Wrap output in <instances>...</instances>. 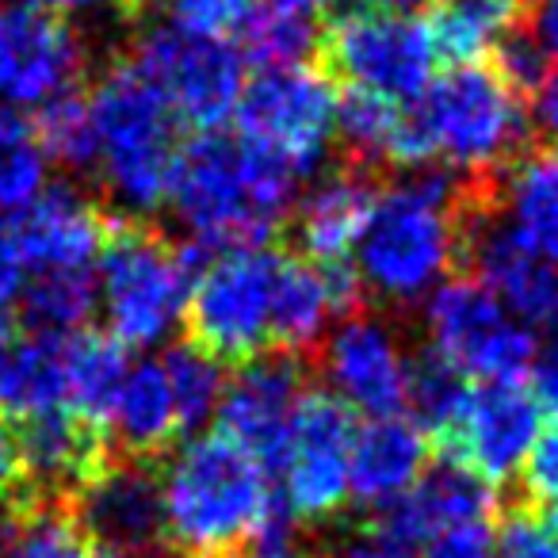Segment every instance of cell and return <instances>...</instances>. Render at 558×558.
I'll use <instances>...</instances> for the list:
<instances>
[{"label":"cell","instance_id":"24","mask_svg":"<svg viewBox=\"0 0 558 558\" xmlns=\"http://www.w3.org/2000/svg\"><path fill=\"white\" fill-rule=\"evenodd\" d=\"M337 134L360 161H387L402 169H428V154L421 131L413 123L410 104H395L387 96L344 88L337 96Z\"/></svg>","mask_w":558,"mask_h":558},{"label":"cell","instance_id":"9","mask_svg":"<svg viewBox=\"0 0 558 558\" xmlns=\"http://www.w3.org/2000/svg\"><path fill=\"white\" fill-rule=\"evenodd\" d=\"M318 65L344 88L413 104L433 85V43L421 20L367 0H349L318 32Z\"/></svg>","mask_w":558,"mask_h":558},{"label":"cell","instance_id":"19","mask_svg":"<svg viewBox=\"0 0 558 558\" xmlns=\"http://www.w3.org/2000/svg\"><path fill=\"white\" fill-rule=\"evenodd\" d=\"M24 256L27 276L43 271H93L111 226L73 187H47L39 199L20 215L4 218Z\"/></svg>","mask_w":558,"mask_h":558},{"label":"cell","instance_id":"42","mask_svg":"<svg viewBox=\"0 0 558 558\" xmlns=\"http://www.w3.org/2000/svg\"><path fill=\"white\" fill-rule=\"evenodd\" d=\"M24 283H27L24 256H20L16 241H12L9 222L0 218V306H9L24 291Z\"/></svg>","mask_w":558,"mask_h":558},{"label":"cell","instance_id":"50","mask_svg":"<svg viewBox=\"0 0 558 558\" xmlns=\"http://www.w3.org/2000/svg\"><path fill=\"white\" fill-rule=\"evenodd\" d=\"M20 131H24V126H20V123H16V119H12V116H9V111L0 108V146H4V142H9V138H12V134H20Z\"/></svg>","mask_w":558,"mask_h":558},{"label":"cell","instance_id":"8","mask_svg":"<svg viewBox=\"0 0 558 558\" xmlns=\"http://www.w3.org/2000/svg\"><path fill=\"white\" fill-rule=\"evenodd\" d=\"M241 146L303 184L337 138V85L318 62L268 65L238 100Z\"/></svg>","mask_w":558,"mask_h":558},{"label":"cell","instance_id":"17","mask_svg":"<svg viewBox=\"0 0 558 558\" xmlns=\"http://www.w3.org/2000/svg\"><path fill=\"white\" fill-rule=\"evenodd\" d=\"M303 372L291 356H256L226 379L218 402V425L238 448H245L260 466H276L295 410L303 402Z\"/></svg>","mask_w":558,"mask_h":558},{"label":"cell","instance_id":"51","mask_svg":"<svg viewBox=\"0 0 558 558\" xmlns=\"http://www.w3.org/2000/svg\"><path fill=\"white\" fill-rule=\"evenodd\" d=\"M12 344V318H9V306H0V352Z\"/></svg>","mask_w":558,"mask_h":558},{"label":"cell","instance_id":"41","mask_svg":"<svg viewBox=\"0 0 558 558\" xmlns=\"http://www.w3.org/2000/svg\"><path fill=\"white\" fill-rule=\"evenodd\" d=\"M333 558H417V555H413L410 543H402L387 527H367V532H356L352 539H344Z\"/></svg>","mask_w":558,"mask_h":558},{"label":"cell","instance_id":"27","mask_svg":"<svg viewBox=\"0 0 558 558\" xmlns=\"http://www.w3.org/2000/svg\"><path fill=\"white\" fill-rule=\"evenodd\" d=\"M527 20H532V4L524 0H444L433 9L425 32L436 62L474 65L505 32Z\"/></svg>","mask_w":558,"mask_h":558},{"label":"cell","instance_id":"53","mask_svg":"<svg viewBox=\"0 0 558 558\" xmlns=\"http://www.w3.org/2000/svg\"><path fill=\"white\" fill-rule=\"evenodd\" d=\"M306 9H314V12H322V9H329V4H333V0H303Z\"/></svg>","mask_w":558,"mask_h":558},{"label":"cell","instance_id":"55","mask_svg":"<svg viewBox=\"0 0 558 558\" xmlns=\"http://www.w3.org/2000/svg\"><path fill=\"white\" fill-rule=\"evenodd\" d=\"M524 4H535V0H524Z\"/></svg>","mask_w":558,"mask_h":558},{"label":"cell","instance_id":"26","mask_svg":"<svg viewBox=\"0 0 558 558\" xmlns=\"http://www.w3.org/2000/svg\"><path fill=\"white\" fill-rule=\"evenodd\" d=\"M108 425H111V433L119 436V444H123L126 451H134V456L165 451L184 433L161 360L131 364L123 387H119L116 405H111V413H108Z\"/></svg>","mask_w":558,"mask_h":558},{"label":"cell","instance_id":"34","mask_svg":"<svg viewBox=\"0 0 558 558\" xmlns=\"http://www.w3.org/2000/svg\"><path fill=\"white\" fill-rule=\"evenodd\" d=\"M161 367L169 375L180 425L184 428L207 425L218 413V402H222V387H226L222 364L215 356H207L203 349H195V344H172L161 356Z\"/></svg>","mask_w":558,"mask_h":558},{"label":"cell","instance_id":"20","mask_svg":"<svg viewBox=\"0 0 558 558\" xmlns=\"http://www.w3.org/2000/svg\"><path fill=\"white\" fill-rule=\"evenodd\" d=\"M428 466V436L417 421L390 413L367 417L352 436L349 486L352 501L367 509H395Z\"/></svg>","mask_w":558,"mask_h":558},{"label":"cell","instance_id":"28","mask_svg":"<svg viewBox=\"0 0 558 558\" xmlns=\"http://www.w3.org/2000/svg\"><path fill=\"white\" fill-rule=\"evenodd\" d=\"M505 226L535 256L558 264V146L535 149L509 165Z\"/></svg>","mask_w":558,"mask_h":558},{"label":"cell","instance_id":"6","mask_svg":"<svg viewBox=\"0 0 558 558\" xmlns=\"http://www.w3.org/2000/svg\"><path fill=\"white\" fill-rule=\"evenodd\" d=\"M203 253L172 248L138 222H119L100 248L96 306L123 349H154L169 341L187 311V291Z\"/></svg>","mask_w":558,"mask_h":558},{"label":"cell","instance_id":"44","mask_svg":"<svg viewBox=\"0 0 558 558\" xmlns=\"http://www.w3.org/2000/svg\"><path fill=\"white\" fill-rule=\"evenodd\" d=\"M20 482H24V463H20L16 433H12V428L4 425V417H0V497H9Z\"/></svg>","mask_w":558,"mask_h":558},{"label":"cell","instance_id":"14","mask_svg":"<svg viewBox=\"0 0 558 558\" xmlns=\"http://www.w3.org/2000/svg\"><path fill=\"white\" fill-rule=\"evenodd\" d=\"M85 73V47L70 20L32 4H0V96L43 108Z\"/></svg>","mask_w":558,"mask_h":558},{"label":"cell","instance_id":"11","mask_svg":"<svg viewBox=\"0 0 558 558\" xmlns=\"http://www.w3.org/2000/svg\"><path fill=\"white\" fill-rule=\"evenodd\" d=\"M126 62L157 88L172 119L210 134L238 111L245 58L218 39H195L172 24H142Z\"/></svg>","mask_w":558,"mask_h":558},{"label":"cell","instance_id":"3","mask_svg":"<svg viewBox=\"0 0 558 558\" xmlns=\"http://www.w3.org/2000/svg\"><path fill=\"white\" fill-rule=\"evenodd\" d=\"M295 180L218 131L195 134L177 157L169 203L195 245H264L283 222Z\"/></svg>","mask_w":558,"mask_h":558},{"label":"cell","instance_id":"23","mask_svg":"<svg viewBox=\"0 0 558 558\" xmlns=\"http://www.w3.org/2000/svg\"><path fill=\"white\" fill-rule=\"evenodd\" d=\"M16 444L24 478H32L43 489H77L104 466V444L96 425L81 421L70 410L24 421Z\"/></svg>","mask_w":558,"mask_h":558},{"label":"cell","instance_id":"29","mask_svg":"<svg viewBox=\"0 0 558 558\" xmlns=\"http://www.w3.org/2000/svg\"><path fill=\"white\" fill-rule=\"evenodd\" d=\"M65 410L88 425H108V413L119 398L131 360L111 333L65 337Z\"/></svg>","mask_w":558,"mask_h":558},{"label":"cell","instance_id":"16","mask_svg":"<svg viewBox=\"0 0 558 558\" xmlns=\"http://www.w3.org/2000/svg\"><path fill=\"white\" fill-rule=\"evenodd\" d=\"M463 248L478 268V283H486L505 311L527 329H558V264L535 256L517 233L482 210V195L466 210Z\"/></svg>","mask_w":558,"mask_h":558},{"label":"cell","instance_id":"52","mask_svg":"<svg viewBox=\"0 0 558 558\" xmlns=\"http://www.w3.org/2000/svg\"><path fill=\"white\" fill-rule=\"evenodd\" d=\"M367 4H379V9H395V12H410V9H417L421 0H367Z\"/></svg>","mask_w":558,"mask_h":558},{"label":"cell","instance_id":"21","mask_svg":"<svg viewBox=\"0 0 558 558\" xmlns=\"http://www.w3.org/2000/svg\"><path fill=\"white\" fill-rule=\"evenodd\" d=\"M375 187L356 169H341L322 177L295 210L299 245L306 248L311 264H344L356 253V241L364 233V222L372 215Z\"/></svg>","mask_w":558,"mask_h":558},{"label":"cell","instance_id":"12","mask_svg":"<svg viewBox=\"0 0 558 558\" xmlns=\"http://www.w3.org/2000/svg\"><path fill=\"white\" fill-rule=\"evenodd\" d=\"M356 421L333 395H303L276 459L279 509L299 524H326L352 501L349 463Z\"/></svg>","mask_w":558,"mask_h":558},{"label":"cell","instance_id":"25","mask_svg":"<svg viewBox=\"0 0 558 558\" xmlns=\"http://www.w3.org/2000/svg\"><path fill=\"white\" fill-rule=\"evenodd\" d=\"M65 337L12 341L0 352V417L35 421L65 410Z\"/></svg>","mask_w":558,"mask_h":558},{"label":"cell","instance_id":"1","mask_svg":"<svg viewBox=\"0 0 558 558\" xmlns=\"http://www.w3.org/2000/svg\"><path fill=\"white\" fill-rule=\"evenodd\" d=\"M486 180H456L448 169H417L413 180L375 192L372 215L356 241L360 288L390 306L428 299L463 253L466 210Z\"/></svg>","mask_w":558,"mask_h":558},{"label":"cell","instance_id":"30","mask_svg":"<svg viewBox=\"0 0 558 558\" xmlns=\"http://www.w3.org/2000/svg\"><path fill=\"white\" fill-rule=\"evenodd\" d=\"M318 12L306 9L303 0H256L253 16L238 32L241 58L268 65H295L318 50Z\"/></svg>","mask_w":558,"mask_h":558},{"label":"cell","instance_id":"31","mask_svg":"<svg viewBox=\"0 0 558 558\" xmlns=\"http://www.w3.org/2000/svg\"><path fill=\"white\" fill-rule=\"evenodd\" d=\"M24 318L43 337H73L96 311L93 271H43L24 283Z\"/></svg>","mask_w":558,"mask_h":558},{"label":"cell","instance_id":"54","mask_svg":"<svg viewBox=\"0 0 558 558\" xmlns=\"http://www.w3.org/2000/svg\"><path fill=\"white\" fill-rule=\"evenodd\" d=\"M547 524H550V532L558 535V509H555V512H550V517H547Z\"/></svg>","mask_w":558,"mask_h":558},{"label":"cell","instance_id":"32","mask_svg":"<svg viewBox=\"0 0 558 558\" xmlns=\"http://www.w3.org/2000/svg\"><path fill=\"white\" fill-rule=\"evenodd\" d=\"M0 558H93L77 520L62 509L0 512Z\"/></svg>","mask_w":558,"mask_h":558},{"label":"cell","instance_id":"4","mask_svg":"<svg viewBox=\"0 0 558 558\" xmlns=\"http://www.w3.org/2000/svg\"><path fill=\"white\" fill-rule=\"evenodd\" d=\"M88 116L96 131V169L108 195L142 218L169 203L177 172V119L157 88L126 58H111L88 93Z\"/></svg>","mask_w":558,"mask_h":558},{"label":"cell","instance_id":"48","mask_svg":"<svg viewBox=\"0 0 558 558\" xmlns=\"http://www.w3.org/2000/svg\"><path fill=\"white\" fill-rule=\"evenodd\" d=\"M256 558H314V555H306V550L288 547V543H283V539H276V543H268V547H264Z\"/></svg>","mask_w":558,"mask_h":558},{"label":"cell","instance_id":"36","mask_svg":"<svg viewBox=\"0 0 558 558\" xmlns=\"http://www.w3.org/2000/svg\"><path fill=\"white\" fill-rule=\"evenodd\" d=\"M50 180V161L39 146H35L32 134H12L4 146H0V218H12L20 210H27L43 192H47Z\"/></svg>","mask_w":558,"mask_h":558},{"label":"cell","instance_id":"13","mask_svg":"<svg viewBox=\"0 0 558 558\" xmlns=\"http://www.w3.org/2000/svg\"><path fill=\"white\" fill-rule=\"evenodd\" d=\"M539 428L543 405L532 390L520 383H478L466 387L463 402L436 436L448 451V463L494 486L520 474Z\"/></svg>","mask_w":558,"mask_h":558},{"label":"cell","instance_id":"40","mask_svg":"<svg viewBox=\"0 0 558 558\" xmlns=\"http://www.w3.org/2000/svg\"><path fill=\"white\" fill-rule=\"evenodd\" d=\"M421 558H497V535L489 520H471V524L444 527L428 535Z\"/></svg>","mask_w":558,"mask_h":558},{"label":"cell","instance_id":"39","mask_svg":"<svg viewBox=\"0 0 558 558\" xmlns=\"http://www.w3.org/2000/svg\"><path fill=\"white\" fill-rule=\"evenodd\" d=\"M520 474H524V489L532 494V501L558 509V421L539 428Z\"/></svg>","mask_w":558,"mask_h":558},{"label":"cell","instance_id":"10","mask_svg":"<svg viewBox=\"0 0 558 558\" xmlns=\"http://www.w3.org/2000/svg\"><path fill=\"white\" fill-rule=\"evenodd\" d=\"M433 356L474 383H520L535 364V333L478 279H444L425 299Z\"/></svg>","mask_w":558,"mask_h":558},{"label":"cell","instance_id":"37","mask_svg":"<svg viewBox=\"0 0 558 558\" xmlns=\"http://www.w3.org/2000/svg\"><path fill=\"white\" fill-rule=\"evenodd\" d=\"M466 395V379L456 375L448 364L428 352L425 360H410V387H405V410L417 413V425L425 421L428 428L440 433L448 425V417L456 413V405Z\"/></svg>","mask_w":558,"mask_h":558},{"label":"cell","instance_id":"5","mask_svg":"<svg viewBox=\"0 0 558 558\" xmlns=\"http://www.w3.org/2000/svg\"><path fill=\"white\" fill-rule=\"evenodd\" d=\"M410 111L428 165L444 161L448 172L471 180H489L520 161L532 134L524 100L509 93L486 62L451 65L410 104Z\"/></svg>","mask_w":558,"mask_h":558},{"label":"cell","instance_id":"35","mask_svg":"<svg viewBox=\"0 0 558 558\" xmlns=\"http://www.w3.org/2000/svg\"><path fill=\"white\" fill-rule=\"evenodd\" d=\"M486 65L497 73V81H501L509 93L520 96V100L539 93L543 81L555 73V62H550L547 47L535 39L532 24H520V27H512V32H505L501 39L489 47Z\"/></svg>","mask_w":558,"mask_h":558},{"label":"cell","instance_id":"22","mask_svg":"<svg viewBox=\"0 0 558 558\" xmlns=\"http://www.w3.org/2000/svg\"><path fill=\"white\" fill-rule=\"evenodd\" d=\"M387 512L390 517L383 527L395 532L402 543H410V547H417V543H425L428 535L444 532V527L494 517V486L466 474L463 466L448 463L440 471L421 474L417 486Z\"/></svg>","mask_w":558,"mask_h":558},{"label":"cell","instance_id":"15","mask_svg":"<svg viewBox=\"0 0 558 558\" xmlns=\"http://www.w3.org/2000/svg\"><path fill=\"white\" fill-rule=\"evenodd\" d=\"M329 395L364 417H390L405 410L410 356L398 333L375 314H352L326 337L322 352Z\"/></svg>","mask_w":558,"mask_h":558},{"label":"cell","instance_id":"49","mask_svg":"<svg viewBox=\"0 0 558 558\" xmlns=\"http://www.w3.org/2000/svg\"><path fill=\"white\" fill-rule=\"evenodd\" d=\"M161 0H119V9H123L126 20H142L146 12H154Z\"/></svg>","mask_w":558,"mask_h":558},{"label":"cell","instance_id":"2","mask_svg":"<svg viewBox=\"0 0 558 558\" xmlns=\"http://www.w3.org/2000/svg\"><path fill=\"white\" fill-rule=\"evenodd\" d=\"M161 478V535L187 558H230L253 539H279L283 509L268 466L222 433H199L169 456Z\"/></svg>","mask_w":558,"mask_h":558},{"label":"cell","instance_id":"45","mask_svg":"<svg viewBox=\"0 0 558 558\" xmlns=\"http://www.w3.org/2000/svg\"><path fill=\"white\" fill-rule=\"evenodd\" d=\"M535 119H539V126L550 138H558V73H550L539 93H535Z\"/></svg>","mask_w":558,"mask_h":558},{"label":"cell","instance_id":"18","mask_svg":"<svg viewBox=\"0 0 558 558\" xmlns=\"http://www.w3.org/2000/svg\"><path fill=\"white\" fill-rule=\"evenodd\" d=\"M77 527L104 550L146 555L161 539V478L146 463H104L77 489Z\"/></svg>","mask_w":558,"mask_h":558},{"label":"cell","instance_id":"46","mask_svg":"<svg viewBox=\"0 0 558 558\" xmlns=\"http://www.w3.org/2000/svg\"><path fill=\"white\" fill-rule=\"evenodd\" d=\"M527 24H532L535 39L547 47V54L558 58V0H547L539 12L532 9V20H527Z\"/></svg>","mask_w":558,"mask_h":558},{"label":"cell","instance_id":"47","mask_svg":"<svg viewBox=\"0 0 558 558\" xmlns=\"http://www.w3.org/2000/svg\"><path fill=\"white\" fill-rule=\"evenodd\" d=\"M32 9H43V12H54V16H62V12H73V9H93V4H100V0H27Z\"/></svg>","mask_w":558,"mask_h":558},{"label":"cell","instance_id":"43","mask_svg":"<svg viewBox=\"0 0 558 558\" xmlns=\"http://www.w3.org/2000/svg\"><path fill=\"white\" fill-rule=\"evenodd\" d=\"M535 390L532 395L539 398L543 410H555L558 413V341L550 349L535 352Z\"/></svg>","mask_w":558,"mask_h":558},{"label":"cell","instance_id":"38","mask_svg":"<svg viewBox=\"0 0 558 558\" xmlns=\"http://www.w3.org/2000/svg\"><path fill=\"white\" fill-rule=\"evenodd\" d=\"M253 9L256 0H177L172 4V27L195 35V39L226 43L245 27Z\"/></svg>","mask_w":558,"mask_h":558},{"label":"cell","instance_id":"33","mask_svg":"<svg viewBox=\"0 0 558 558\" xmlns=\"http://www.w3.org/2000/svg\"><path fill=\"white\" fill-rule=\"evenodd\" d=\"M32 138L47 154V161L77 172L96 169V131L88 116V96H81L77 88L43 104Z\"/></svg>","mask_w":558,"mask_h":558},{"label":"cell","instance_id":"7","mask_svg":"<svg viewBox=\"0 0 558 558\" xmlns=\"http://www.w3.org/2000/svg\"><path fill=\"white\" fill-rule=\"evenodd\" d=\"M283 260L288 256L268 245H230L203 256L184 311L195 349L218 364H248L276 349V288Z\"/></svg>","mask_w":558,"mask_h":558}]
</instances>
